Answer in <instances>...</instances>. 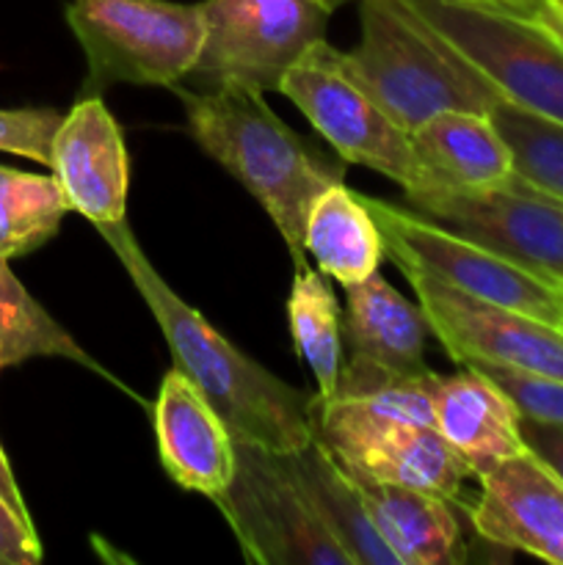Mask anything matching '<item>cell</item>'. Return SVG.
<instances>
[{
	"label": "cell",
	"mask_w": 563,
	"mask_h": 565,
	"mask_svg": "<svg viewBox=\"0 0 563 565\" xmlns=\"http://www.w3.org/2000/svg\"><path fill=\"white\" fill-rule=\"evenodd\" d=\"M97 232L114 248L121 268L158 320L160 334L174 356V367H180L208 397L213 412L230 428L232 439L254 441L276 452L301 450L312 439V395H304L301 390L276 379L215 331L196 309L188 307L149 263L127 218L97 226Z\"/></svg>",
	"instance_id": "6da1fadb"
},
{
	"label": "cell",
	"mask_w": 563,
	"mask_h": 565,
	"mask_svg": "<svg viewBox=\"0 0 563 565\" xmlns=\"http://www.w3.org/2000/svg\"><path fill=\"white\" fill-rule=\"evenodd\" d=\"M182 108L193 141L224 166L270 215L296 268L304 259V224L309 207L346 177V160L329 158L285 125L263 99L243 86L182 88Z\"/></svg>",
	"instance_id": "7a4b0ae2"
},
{
	"label": "cell",
	"mask_w": 563,
	"mask_h": 565,
	"mask_svg": "<svg viewBox=\"0 0 563 565\" xmlns=\"http://www.w3.org/2000/svg\"><path fill=\"white\" fill-rule=\"evenodd\" d=\"M359 3L362 39L346 53L348 70L408 136L442 110L489 114L506 99L412 6L403 0Z\"/></svg>",
	"instance_id": "3957f363"
},
{
	"label": "cell",
	"mask_w": 563,
	"mask_h": 565,
	"mask_svg": "<svg viewBox=\"0 0 563 565\" xmlns=\"http://www.w3.org/2000/svg\"><path fill=\"white\" fill-rule=\"evenodd\" d=\"M66 22L86 55V92L116 83L174 88L204 42L202 9L171 0H70Z\"/></svg>",
	"instance_id": "277c9868"
},
{
	"label": "cell",
	"mask_w": 563,
	"mask_h": 565,
	"mask_svg": "<svg viewBox=\"0 0 563 565\" xmlns=\"http://www.w3.org/2000/svg\"><path fill=\"white\" fill-rule=\"evenodd\" d=\"M384 232L386 257L417 265L464 296L563 326V281L539 274L423 213L362 196Z\"/></svg>",
	"instance_id": "5b68a950"
},
{
	"label": "cell",
	"mask_w": 563,
	"mask_h": 565,
	"mask_svg": "<svg viewBox=\"0 0 563 565\" xmlns=\"http://www.w3.org/2000/svg\"><path fill=\"white\" fill-rule=\"evenodd\" d=\"M279 94L307 116L337 158L379 171L406 193L423 188L412 136L364 92L348 70L346 53L326 39L309 44L285 72Z\"/></svg>",
	"instance_id": "8992f818"
},
{
	"label": "cell",
	"mask_w": 563,
	"mask_h": 565,
	"mask_svg": "<svg viewBox=\"0 0 563 565\" xmlns=\"http://www.w3.org/2000/svg\"><path fill=\"white\" fill-rule=\"evenodd\" d=\"M204 42L191 88L279 92L285 72L323 39L331 11L320 0H202Z\"/></svg>",
	"instance_id": "52a82bcc"
},
{
	"label": "cell",
	"mask_w": 563,
	"mask_h": 565,
	"mask_svg": "<svg viewBox=\"0 0 563 565\" xmlns=\"http://www.w3.org/2000/svg\"><path fill=\"white\" fill-rule=\"evenodd\" d=\"M246 561L259 565H351L304 500L285 452L235 439V475L213 500Z\"/></svg>",
	"instance_id": "ba28073f"
},
{
	"label": "cell",
	"mask_w": 563,
	"mask_h": 565,
	"mask_svg": "<svg viewBox=\"0 0 563 565\" xmlns=\"http://www.w3.org/2000/svg\"><path fill=\"white\" fill-rule=\"evenodd\" d=\"M508 103L563 125V44L535 22L456 0H403Z\"/></svg>",
	"instance_id": "9c48e42d"
},
{
	"label": "cell",
	"mask_w": 563,
	"mask_h": 565,
	"mask_svg": "<svg viewBox=\"0 0 563 565\" xmlns=\"http://www.w3.org/2000/svg\"><path fill=\"white\" fill-rule=\"evenodd\" d=\"M447 356L472 367H508L563 381V326L464 296L417 265H397Z\"/></svg>",
	"instance_id": "30bf717a"
},
{
	"label": "cell",
	"mask_w": 563,
	"mask_h": 565,
	"mask_svg": "<svg viewBox=\"0 0 563 565\" xmlns=\"http://www.w3.org/2000/svg\"><path fill=\"white\" fill-rule=\"evenodd\" d=\"M406 196L425 218L563 281V202L524 185L517 174L500 188L425 185Z\"/></svg>",
	"instance_id": "8fae6325"
},
{
	"label": "cell",
	"mask_w": 563,
	"mask_h": 565,
	"mask_svg": "<svg viewBox=\"0 0 563 565\" xmlns=\"http://www.w3.org/2000/svg\"><path fill=\"white\" fill-rule=\"evenodd\" d=\"M436 373H392L364 359L342 364L337 390L329 397L312 395V434L337 461L368 447L401 425H434Z\"/></svg>",
	"instance_id": "7c38bea8"
},
{
	"label": "cell",
	"mask_w": 563,
	"mask_h": 565,
	"mask_svg": "<svg viewBox=\"0 0 563 565\" xmlns=\"http://www.w3.org/2000/svg\"><path fill=\"white\" fill-rule=\"evenodd\" d=\"M467 508L475 533L489 544L563 565V478L524 450L478 480Z\"/></svg>",
	"instance_id": "4fadbf2b"
},
{
	"label": "cell",
	"mask_w": 563,
	"mask_h": 565,
	"mask_svg": "<svg viewBox=\"0 0 563 565\" xmlns=\"http://www.w3.org/2000/svg\"><path fill=\"white\" fill-rule=\"evenodd\" d=\"M72 213L94 226L127 218L130 154L114 114L97 94H86L61 119L50 166Z\"/></svg>",
	"instance_id": "5bb4252c"
},
{
	"label": "cell",
	"mask_w": 563,
	"mask_h": 565,
	"mask_svg": "<svg viewBox=\"0 0 563 565\" xmlns=\"http://www.w3.org/2000/svg\"><path fill=\"white\" fill-rule=\"evenodd\" d=\"M152 423L166 475L210 502L224 494L235 475V439L180 367L160 381Z\"/></svg>",
	"instance_id": "9a60e30c"
},
{
	"label": "cell",
	"mask_w": 563,
	"mask_h": 565,
	"mask_svg": "<svg viewBox=\"0 0 563 565\" xmlns=\"http://www.w3.org/2000/svg\"><path fill=\"white\" fill-rule=\"evenodd\" d=\"M434 425L478 480L497 463L528 450L517 403L472 364L456 375H439Z\"/></svg>",
	"instance_id": "2e32d148"
},
{
	"label": "cell",
	"mask_w": 563,
	"mask_h": 565,
	"mask_svg": "<svg viewBox=\"0 0 563 565\" xmlns=\"http://www.w3.org/2000/svg\"><path fill=\"white\" fill-rule=\"evenodd\" d=\"M412 149L423 171V188L484 191L513 180L511 149L489 114L442 110L412 132Z\"/></svg>",
	"instance_id": "e0dca14e"
},
{
	"label": "cell",
	"mask_w": 563,
	"mask_h": 565,
	"mask_svg": "<svg viewBox=\"0 0 563 565\" xmlns=\"http://www.w3.org/2000/svg\"><path fill=\"white\" fill-rule=\"evenodd\" d=\"M359 483H397L431 491L447 502L467 497L475 478L469 463L436 430V425H401L340 461ZM478 480V478H475Z\"/></svg>",
	"instance_id": "ac0fdd59"
},
{
	"label": "cell",
	"mask_w": 563,
	"mask_h": 565,
	"mask_svg": "<svg viewBox=\"0 0 563 565\" xmlns=\"http://www.w3.org/2000/svg\"><path fill=\"white\" fill-rule=\"evenodd\" d=\"M346 342L353 359L392 370V373H428L425 340L431 329L419 303H412L375 270L370 279L346 287Z\"/></svg>",
	"instance_id": "d6986e66"
},
{
	"label": "cell",
	"mask_w": 563,
	"mask_h": 565,
	"mask_svg": "<svg viewBox=\"0 0 563 565\" xmlns=\"http://www.w3.org/2000/svg\"><path fill=\"white\" fill-rule=\"evenodd\" d=\"M364 511L397 565H453L464 561V541L450 502L397 483H359Z\"/></svg>",
	"instance_id": "ffe728a7"
},
{
	"label": "cell",
	"mask_w": 563,
	"mask_h": 565,
	"mask_svg": "<svg viewBox=\"0 0 563 565\" xmlns=\"http://www.w3.org/2000/svg\"><path fill=\"white\" fill-rule=\"evenodd\" d=\"M285 458L304 500L309 502L318 522L334 535L337 544L348 552L351 565H397V557L381 541L364 511L359 486L318 436L312 434L301 450L285 452Z\"/></svg>",
	"instance_id": "44dd1931"
},
{
	"label": "cell",
	"mask_w": 563,
	"mask_h": 565,
	"mask_svg": "<svg viewBox=\"0 0 563 565\" xmlns=\"http://www.w3.org/2000/svg\"><path fill=\"white\" fill-rule=\"evenodd\" d=\"M304 248L320 274L342 287L359 285L386 257L384 232L357 191L342 182L329 185L312 202L304 224Z\"/></svg>",
	"instance_id": "7402d4cb"
},
{
	"label": "cell",
	"mask_w": 563,
	"mask_h": 565,
	"mask_svg": "<svg viewBox=\"0 0 563 565\" xmlns=\"http://www.w3.org/2000/svg\"><path fill=\"white\" fill-rule=\"evenodd\" d=\"M287 320L298 359L307 362L318 381V397H329L337 390L342 370L340 307L329 276L309 265L296 268L287 298Z\"/></svg>",
	"instance_id": "603a6c76"
},
{
	"label": "cell",
	"mask_w": 563,
	"mask_h": 565,
	"mask_svg": "<svg viewBox=\"0 0 563 565\" xmlns=\"http://www.w3.org/2000/svg\"><path fill=\"white\" fill-rule=\"evenodd\" d=\"M36 356H59L83 364L94 373L105 375L103 367L77 345L70 331L50 318L47 309L22 287L11 274L9 263L0 259V370L14 367Z\"/></svg>",
	"instance_id": "cb8c5ba5"
},
{
	"label": "cell",
	"mask_w": 563,
	"mask_h": 565,
	"mask_svg": "<svg viewBox=\"0 0 563 565\" xmlns=\"http://www.w3.org/2000/svg\"><path fill=\"white\" fill-rule=\"evenodd\" d=\"M66 213L70 202L53 174L0 166V259L9 263L53 241Z\"/></svg>",
	"instance_id": "d4e9b609"
},
{
	"label": "cell",
	"mask_w": 563,
	"mask_h": 565,
	"mask_svg": "<svg viewBox=\"0 0 563 565\" xmlns=\"http://www.w3.org/2000/svg\"><path fill=\"white\" fill-rule=\"evenodd\" d=\"M489 119L511 149L513 174L524 185L563 202V125L508 99L489 110Z\"/></svg>",
	"instance_id": "484cf974"
},
{
	"label": "cell",
	"mask_w": 563,
	"mask_h": 565,
	"mask_svg": "<svg viewBox=\"0 0 563 565\" xmlns=\"http://www.w3.org/2000/svg\"><path fill=\"white\" fill-rule=\"evenodd\" d=\"M61 119L53 108H0V152L50 166Z\"/></svg>",
	"instance_id": "4316f807"
},
{
	"label": "cell",
	"mask_w": 563,
	"mask_h": 565,
	"mask_svg": "<svg viewBox=\"0 0 563 565\" xmlns=\"http://www.w3.org/2000/svg\"><path fill=\"white\" fill-rule=\"evenodd\" d=\"M517 403L524 419L563 425V381L508 367H478Z\"/></svg>",
	"instance_id": "83f0119b"
},
{
	"label": "cell",
	"mask_w": 563,
	"mask_h": 565,
	"mask_svg": "<svg viewBox=\"0 0 563 565\" xmlns=\"http://www.w3.org/2000/svg\"><path fill=\"white\" fill-rule=\"evenodd\" d=\"M42 561L36 527L17 516L0 497V565H36Z\"/></svg>",
	"instance_id": "f1b7e54d"
},
{
	"label": "cell",
	"mask_w": 563,
	"mask_h": 565,
	"mask_svg": "<svg viewBox=\"0 0 563 565\" xmlns=\"http://www.w3.org/2000/svg\"><path fill=\"white\" fill-rule=\"evenodd\" d=\"M522 436L524 445L563 478V425H546L522 417Z\"/></svg>",
	"instance_id": "f546056e"
},
{
	"label": "cell",
	"mask_w": 563,
	"mask_h": 565,
	"mask_svg": "<svg viewBox=\"0 0 563 565\" xmlns=\"http://www.w3.org/2000/svg\"><path fill=\"white\" fill-rule=\"evenodd\" d=\"M0 497H3L6 505H9L17 516L25 519V522H31V511H28V502L22 500V491H20V486H17L14 472H11V463H9V458H6L3 445H0Z\"/></svg>",
	"instance_id": "4dcf8cb0"
},
{
	"label": "cell",
	"mask_w": 563,
	"mask_h": 565,
	"mask_svg": "<svg viewBox=\"0 0 563 565\" xmlns=\"http://www.w3.org/2000/svg\"><path fill=\"white\" fill-rule=\"evenodd\" d=\"M456 3L480 6V9L500 11V14H511V17H522V20H533V17L539 14V9H541V3H544V0H456Z\"/></svg>",
	"instance_id": "1f68e13d"
},
{
	"label": "cell",
	"mask_w": 563,
	"mask_h": 565,
	"mask_svg": "<svg viewBox=\"0 0 563 565\" xmlns=\"http://www.w3.org/2000/svg\"><path fill=\"white\" fill-rule=\"evenodd\" d=\"M530 22H535V25H541L544 31H550L552 36L563 44V0H544L539 14Z\"/></svg>",
	"instance_id": "d6a6232c"
},
{
	"label": "cell",
	"mask_w": 563,
	"mask_h": 565,
	"mask_svg": "<svg viewBox=\"0 0 563 565\" xmlns=\"http://www.w3.org/2000/svg\"><path fill=\"white\" fill-rule=\"evenodd\" d=\"M320 3H323L329 11H337V9H340V6L351 3V0H320Z\"/></svg>",
	"instance_id": "836d02e7"
}]
</instances>
